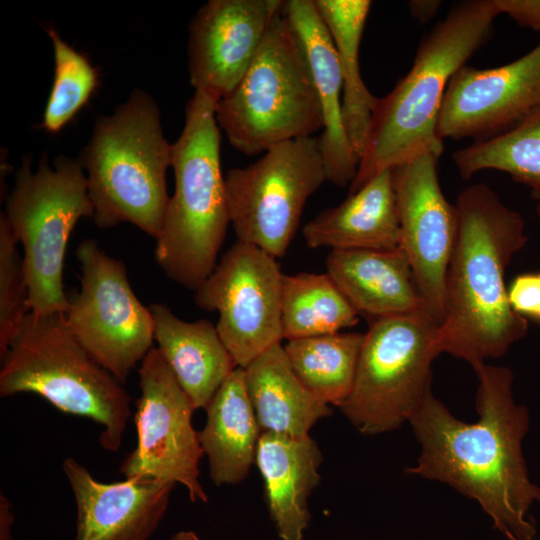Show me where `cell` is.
I'll list each match as a JSON object with an SVG mask.
<instances>
[{
	"mask_svg": "<svg viewBox=\"0 0 540 540\" xmlns=\"http://www.w3.org/2000/svg\"><path fill=\"white\" fill-rule=\"evenodd\" d=\"M439 326L426 309L373 320L352 389L339 406L360 433L397 429L431 392Z\"/></svg>",
	"mask_w": 540,
	"mask_h": 540,
	"instance_id": "9c48e42d",
	"label": "cell"
},
{
	"mask_svg": "<svg viewBox=\"0 0 540 540\" xmlns=\"http://www.w3.org/2000/svg\"><path fill=\"white\" fill-rule=\"evenodd\" d=\"M216 120L230 144L247 155L323 129L320 104L283 5L241 81L217 103Z\"/></svg>",
	"mask_w": 540,
	"mask_h": 540,
	"instance_id": "52a82bcc",
	"label": "cell"
},
{
	"mask_svg": "<svg viewBox=\"0 0 540 540\" xmlns=\"http://www.w3.org/2000/svg\"><path fill=\"white\" fill-rule=\"evenodd\" d=\"M30 160L25 157L16 172L4 214L23 246L30 312L65 313L63 264L68 240L79 219L94 215L88 181L79 160L59 156L51 168L44 155L35 173Z\"/></svg>",
	"mask_w": 540,
	"mask_h": 540,
	"instance_id": "ba28073f",
	"label": "cell"
},
{
	"mask_svg": "<svg viewBox=\"0 0 540 540\" xmlns=\"http://www.w3.org/2000/svg\"><path fill=\"white\" fill-rule=\"evenodd\" d=\"M540 109V43L506 65H464L447 86L437 133L440 139H489Z\"/></svg>",
	"mask_w": 540,
	"mask_h": 540,
	"instance_id": "9a60e30c",
	"label": "cell"
},
{
	"mask_svg": "<svg viewBox=\"0 0 540 540\" xmlns=\"http://www.w3.org/2000/svg\"><path fill=\"white\" fill-rule=\"evenodd\" d=\"M150 310L157 349L194 408L205 409L237 368L216 325L206 319L184 321L162 303L152 304Z\"/></svg>",
	"mask_w": 540,
	"mask_h": 540,
	"instance_id": "7402d4cb",
	"label": "cell"
},
{
	"mask_svg": "<svg viewBox=\"0 0 540 540\" xmlns=\"http://www.w3.org/2000/svg\"><path fill=\"white\" fill-rule=\"evenodd\" d=\"M217 103L198 91L187 103L184 128L171 149L175 190L154 251L163 272L193 291L214 270L230 223Z\"/></svg>",
	"mask_w": 540,
	"mask_h": 540,
	"instance_id": "277c9868",
	"label": "cell"
},
{
	"mask_svg": "<svg viewBox=\"0 0 540 540\" xmlns=\"http://www.w3.org/2000/svg\"><path fill=\"white\" fill-rule=\"evenodd\" d=\"M46 31L53 46L55 71L41 127L54 134L88 103L99 86V73L90 60L66 43L53 27Z\"/></svg>",
	"mask_w": 540,
	"mask_h": 540,
	"instance_id": "f1b7e54d",
	"label": "cell"
},
{
	"mask_svg": "<svg viewBox=\"0 0 540 540\" xmlns=\"http://www.w3.org/2000/svg\"><path fill=\"white\" fill-rule=\"evenodd\" d=\"M499 14L494 0L463 1L423 38L408 73L389 94L378 98L348 195L421 153L440 158L443 140L437 124L449 81L489 40Z\"/></svg>",
	"mask_w": 540,
	"mask_h": 540,
	"instance_id": "3957f363",
	"label": "cell"
},
{
	"mask_svg": "<svg viewBox=\"0 0 540 540\" xmlns=\"http://www.w3.org/2000/svg\"><path fill=\"white\" fill-rule=\"evenodd\" d=\"M538 201L537 212L540 215V196L535 198Z\"/></svg>",
	"mask_w": 540,
	"mask_h": 540,
	"instance_id": "d590c367",
	"label": "cell"
},
{
	"mask_svg": "<svg viewBox=\"0 0 540 540\" xmlns=\"http://www.w3.org/2000/svg\"><path fill=\"white\" fill-rule=\"evenodd\" d=\"M0 359L1 397L37 394L66 414L101 425L102 448L119 450L132 415L131 397L78 342L64 313L29 312Z\"/></svg>",
	"mask_w": 540,
	"mask_h": 540,
	"instance_id": "8992f818",
	"label": "cell"
},
{
	"mask_svg": "<svg viewBox=\"0 0 540 540\" xmlns=\"http://www.w3.org/2000/svg\"><path fill=\"white\" fill-rule=\"evenodd\" d=\"M244 375L262 432L305 438L318 420L332 412L298 379L281 343L253 360Z\"/></svg>",
	"mask_w": 540,
	"mask_h": 540,
	"instance_id": "cb8c5ba5",
	"label": "cell"
},
{
	"mask_svg": "<svg viewBox=\"0 0 540 540\" xmlns=\"http://www.w3.org/2000/svg\"><path fill=\"white\" fill-rule=\"evenodd\" d=\"M283 13L304 56L320 104L323 129L319 141L326 179L339 187L350 186L359 159L344 127L343 82L331 35L314 0L283 1Z\"/></svg>",
	"mask_w": 540,
	"mask_h": 540,
	"instance_id": "ac0fdd59",
	"label": "cell"
},
{
	"mask_svg": "<svg viewBox=\"0 0 540 540\" xmlns=\"http://www.w3.org/2000/svg\"><path fill=\"white\" fill-rule=\"evenodd\" d=\"M137 442L120 466L125 478L146 477L183 485L193 503L208 501L199 481L204 454L192 425L195 410L173 372L153 347L138 369Z\"/></svg>",
	"mask_w": 540,
	"mask_h": 540,
	"instance_id": "4fadbf2b",
	"label": "cell"
},
{
	"mask_svg": "<svg viewBox=\"0 0 540 540\" xmlns=\"http://www.w3.org/2000/svg\"><path fill=\"white\" fill-rule=\"evenodd\" d=\"M474 370L478 421L457 419L430 392L408 420L421 453L406 471L476 500L509 540H533L528 512L540 502V487L531 482L522 453L528 410L514 400L509 368L483 363Z\"/></svg>",
	"mask_w": 540,
	"mask_h": 540,
	"instance_id": "6da1fadb",
	"label": "cell"
},
{
	"mask_svg": "<svg viewBox=\"0 0 540 540\" xmlns=\"http://www.w3.org/2000/svg\"><path fill=\"white\" fill-rule=\"evenodd\" d=\"M336 48L343 82L342 114L347 137L359 161L366 149L378 98L362 80L359 48L372 2L314 0Z\"/></svg>",
	"mask_w": 540,
	"mask_h": 540,
	"instance_id": "d4e9b609",
	"label": "cell"
},
{
	"mask_svg": "<svg viewBox=\"0 0 540 540\" xmlns=\"http://www.w3.org/2000/svg\"><path fill=\"white\" fill-rule=\"evenodd\" d=\"M199 439L212 482L231 485L246 478L262 434L248 394L244 369L235 368L205 408Z\"/></svg>",
	"mask_w": 540,
	"mask_h": 540,
	"instance_id": "603a6c76",
	"label": "cell"
},
{
	"mask_svg": "<svg viewBox=\"0 0 540 540\" xmlns=\"http://www.w3.org/2000/svg\"><path fill=\"white\" fill-rule=\"evenodd\" d=\"M327 274L358 313L373 319L426 309L404 250H331Z\"/></svg>",
	"mask_w": 540,
	"mask_h": 540,
	"instance_id": "ffe728a7",
	"label": "cell"
},
{
	"mask_svg": "<svg viewBox=\"0 0 540 540\" xmlns=\"http://www.w3.org/2000/svg\"><path fill=\"white\" fill-rule=\"evenodd\" d=\"M504 13L521 27L540 32V0H494Z\"/></svg>",
	"mask_w": 540,
	"mask_h": 540,
	"instance_id": "1f68e13d",
	"label": "cell"
},
{
	"mask_svg": "<svg viewBox=\"0 0 540 540\" xmlns=\"http://www.w3.org/2000/svg\"><path fill=\"white\" fill-rule=\"evenodd\" d=\"M440 6L441 1L437 0H418L408 2V8L413 18L422 23H426L433 18Z\"/></svg>",
	"mask_w": 540,
	"mask_h": 540,
	"instance_id": "836d02e7",
	"label": "cell"
},
{
	"mask_svg": "<svg viewBox=\"0 0 540 540\" xmlns=\"http://www.w3.org/2000/svg\"><path fill=\"white\" fill-rule=\"evenodd\" d=\"M458 230L445 277L444 317L437 350L475 369L503 356L528 331L508 300L505 272L526 244L522 215L478 183L456 201Z\"/></svg>",
	"mask_w": 540,
	"mask_h": 540,
	"instance_id": "7a4b0ae2",
	"label": "cell"
},
{
	"mask_svg": "<svg viewBox=\"0 0 540 540\" xmlns=\"http://www.w3.org/2000/svg\"><path fill=\"white\" fill-rule=\"evenodd\" d=\"M508 300L516 313L540 319V272L518 275L508 288Z\"/></svg>",
	"mask_w": 540,
	"mask_h": 540,
	"instance_id": "4dcf8cb0",
	"label": "cell"
},
{
	"mask_svg": "<svg viewBox=\"0 0 540 540\" xmlns=\"http://www.w3.org/2000/svg\"><path fill=\"white\" fill-rule=\"evenodd\" d=\"M4 213L0 215V357L30 312L23 257Z\"/></svg>",
	"mask_w": 540,
	"mask_h": 540,
	"instance_id": "f546056e",
	"label": "cell"
},
{
	"mask_svg": "<svg viewBox=\"0 0 540 540\" xmlns=\"http://www.w3.org/2000/svg\"><path fill=\"white\" fill-rule=\"evenodd\" d=\"M171 149L159 110L143 91H133L111 116L96 120L79 161L88 173L93 220L99 228L128 222L158 237L170 199L166 171Z\"/></svg>",
	"mask_w": 540,
	"mask_h": 540,
	"instance_id": "5b68a950",
	"label": "cell"
},
{
	"mask_svg": "<svg viewBox=\"0 0 540 540\" xmlns=\"http://www.w3.org/2000/svg\"><path fill=\"white\" fill-rule=\"evenodd\" d=\"M327 181L319 137L273 146L225 177L230 223L238 241L283 257L309 197Z\"/></svg>",
	"mask_w": 540,
	"mask_h": 540,
	"instance_id": "30bf717a",
	"label": "cell"
},
{
	"mask_svg": "<svg viewBox=\"0 0 540 540\" xmlns=\"http://www.w3.org/2000/svg\"><path fill=\"white\" fill-rule=\"evenodd\" d=\"M452 159L462 178L498 170L529 186L533 197H539L540 109L506 132L457 150Z\"/></svg>",
	"mask_w": 540,
	"mask_h": 540,
	"instance_id": "83f0119b",
	"label": "cell"
},
{
	"mask_svg": "<svg viewBox=\"0 0 540 540\" xmlns=\"http://www.w3.org/2000/svg\"><path fill=\"white\" fill-rule=\"evenodd\" d=\"M283 275L277 258L237 240L195 291L199 308L218 313V334L237 367L283 339Z\"/></svg>",
	"mask_w": 540,
	"mask_h": 540,
	"instance_id": "7c38bea8",
	"label": "cell"
},
{
	"mask_svg": "<svg viewBox=\"0 0 540 540\" xmlns=\"http://www.w3.org/2000/svg\"><path fill=\"white\" fill-rule=\"evenodd\" d=\"M439 157L421 153L392 169L406 253L426 310L439 324L444 317L445 277L454 248L458 213L441 189Z\"/></svg>",
	"mask_w": 540,
	"mask_h": 540,
	"instance_id": "5bb4252c",
	"label": "cell"
},
{
	"mask_svg": "<svg viewBox=\"0 0 540 540\" xmlns=\"http://www.w3.org/2000/svg\"><path fill=\"white\" fill-rule=\"evenodd\" d=\"M80 290L68 296L65 318L89 355L120 383L153 348L154 319L132 290L124 263L94 239L76 249Z\"/></svg>",
	"mask_w": 540,
	"mask_h": 540,
	"instance_id": "8fae6325",
	"label": "cell"
},
{
	"mask_svg": "<svg viewBox=\"0 0 540 540\" xmlns=\"http://www.w3.org/2000/svg\"><path fill=\"white\" fill-rule=\"evenodd\" d=\"M169 540H201L194 532L192 531H179L173 534Z\"/></svg>",
	"mask_w": 540,
	"mask_h": 540,
	"instance_id": "e575fe53",
	"label": "cell"
},
{
	"mask_svg": "<svg viewBox=\"0 0 540 540\" xmlns=\"http://www.w3.org/2000/svg\"><path fill=\"white\" fill-rule=\"evenodd\" d=\"M255 460L278 536L302 540L310 520L308 498L320 482L323 456L317 442L262 432Z\"/></svg>",
	"mask_w": 540,
	"mask_h": 540,
	"instance_id": "44dd1931",
	"label": "cell"
},
{
	"mask_svg": "<svg viewBox=\"0 0 540 540\" xmlns=\"http://www.w3.org/2000/svg\"><path fill=\"white\" fill-rule=\"evenodd\" d=\"M62 469L76 504L74 540H150L176 486L146 477L103 483L71 457Z\"/></svg>",
	"mask_w": 540,
	"mask_h": 540,
	"instance_id": "e0dca14e",
	"label": "cell"
},
{
	"mask_svg": "<svg viewBox=\"0 0 540 540\" xmlns=\"http://www.w3.org/2000/svg\"><path fill=\"white\" fill-rule=\"evenodd\" d=\"M281 0H210L189 26L188 70L195 91L216 102L231 93L255 58Z\"/></svg>",
	"mask_w": 540,
	"mask_h": 540,
	"instance_id": "2e32d148",
	"label": "cell"
},
{
	"mask_svg": "<svg viewBox=\"0 0 540 540\" xmlns=\"http://www.w3.org/2000/svg\"><path fill=\"white\" fill-rule=\"evenodd\" d=\"M364 333L337 332L287 340V359L301 383L329 405L340 406L349 395Z\"/></svg>",
	"mask_w": 540,
	"mask_h": 540,
	"instance_id": "484cf974",
	"label": "cell"
},
{
	"mask_svg": "<svg viewBox=\"0 0 540 540\" xmlns=\"http://www.w3.org/2000/svg\"><path fill=\"white\" fill-rule=\"evenodd\" d=\"M13 504L3 493L0 494V540H13Z\"/></svg>",
	"mask_w": 540,
	"mask_h": 540,
	"instance_id": "d6a6232c",
	"label": "cell"
},
{
	"mask_svg": "<svg viewBox=\"0 0 540 540\" xmlns=\"http://www.w3.org/2000/svg\"><path fill=\"white\" fill-rule=\"evenodd\" d=\"M358 314L327 273L283 275V339L341 332L359 322Z\"/></svg>",
	"mask_w": 540,
	"mask_h": 540,
	"instance_id": "4316f807",
	"label": "cell"
},
{
	"mask_svg": "<svg viewBox=\"0 0 540 540\" xmlns=\"http://www.w3.org/2000/svg\"><path fill=\"white\" fill-rule=\"evenodd\" d=\"M309 248L395 250L401 232L393 182L386 170L339 205L326 209L302 229Z\"/></svg>",
	"mask_w": 540,
	"mask_h": 540,
	"instance_id": "d6986e66",
	"label": "cell"
}]
</instances>
